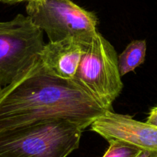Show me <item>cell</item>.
I'll return each instance as SVG.
<instances>
[{"label":"cell","instance_id":"obj_3","mask_svg":"<svg viewBox=\"0 0 157 157\" xmlns=\"http://www.w3.org/2000/svg\"><path fill=\"white\" fill-rule=\"evenodd\" d=\"M72 80L83 88L106 110L123 88L118 66V56L113 45L98 32L83 49Z\"/></svg>","mask_w":157,"mask_h":157},{"label":"cell","instance_id":"obj_12","mask_svg":"<svg viewBox=\"0 0 157 157\" xmlns=\"http://www.w3.org/2000/svg\"><path fill=\"white\" fill-rule=\"evenodd\" d=\"M29 2V1H31V0H13V4H15V3H18V2Z\"/></svg>","mask_w":157,"mask_h":157},{"label":"cell","instance_id":"obj_4","mask_svg":"<svg viewBox=\"0 0 157 157\" xmlns=\"http://www.w3.org/2000/svg\"><path fill=\"white\" fill-rule=\"evenodd\" d=\"M27 16L47 34L49 42L72 38L86 46L98 33L96 14L71 0H31Z\"/></svg>","mask_w":157,"mask_h":157},{"label":"cell","instance_id":"obj_11","mask_svg":"<svg viewBox=\"0 0 157 157\" xmlns=\"http://www.w3.org/2000/svg\"><path fill=\"white\" fill-rule=\"evenodd\" d=\"M13 0H0V2H3V3L7 4H13Z\"/></svg>","mask_w":157,"mask_h":157},{"label":"cell","instance_id":"obj_1","mask_svg":"<svg viewBox=\"0 0 157 157\" xmlns=\"http://www.w3.org/2000/svg\"><path fill=\"white\" fill-rule=\"evenodd\" d=\"M106 111L73 80L51 73L39 56L13 82L0 86V131L52 120L86 129Z\"/></svg>","mask_w":157,"mask_h":157},{"label":"cell","instance_id":"obj_7","mask_svg":"<svg viewBox=\"0 0 157 157\" xmlns=\"http://www.w3.org/2000/svg\"><path fill=\"white\" fill-rule=\"evenodd\" d=\"M85 46L72 38L45 44L39 54L43 66L53 75L72 80Z\"/></svg>","mask_w":157,"mask_h":157},{"label":"cell","instance_id":"obj_6","mask_svg":"<svg viewBox=\"0 0 157 157\" xmlns=\"http://www.w3.org/2000/svg\"><path fill=\"white\" fill-rule=\"evenodd\" d=\"M90 130L108 142H125L144 153L157 154V126L136 120L129 116L109 110L92 123Z\"/></svg>","mask_w":157,"mask_h":157},{"label":"cell","instance_id":"obj_10","mask_svg":"<svg viewBox=\"0 0 157 157\" xmlns=\"http://www.w3.org/2000/svg\"><path fill=\"white\" fill-rule=\"evenodd\" d=\"M146 123L157 126V106L154 107L150 110L146 120Z\"/></svg>","mask_w":157,"mask_h":157},{"label":"cell","instance_id":"obj_8","mask_svg":"<svg viewBox=\"0 0 157 157\" xmlns=\"http://www.w3.org/2000/svg\"><path fill=\"white\" fill-rule=\"evenodd\" d=\"M146 53V40L131 42L118 56V66L121 76L135 70L145 61Z\"/></svg>","mask_w":157,"mask_h":157},{"label":"cell","instance_id":"obj_5","mask_svg":"<svg viewBox=\"0 0 157 157\" xmlns=\"http://www.w3.org/2000/svg\"><path fill=\"white\" fill-rule=\"evenodd\" d=\"M43 31L28 16L0 22V86L11 83L39 56Z\"/></svg>","mask_w":157,"mask_h":157},{"label":"cell","instance_id":"obj_9","mask_svg":"<svg viewBox=\"0 0 157 157\" xmlns=\"http://www.w3.org/2000/svg\"><path fill=\"white\" fill-rule=\"evenodd\" d=\"M108 149L102 157H141L144 152L139 148L125 142L110 140Z\"/></svg>","mask_w":157,"mask_h":157},{"label":"cell","instance_id":"obj_13","mask_svg":"<svg viewBox=\"0 0 157 157\" xmlns=\"http://www.w3.org/2000/svg\"><path fill=\"white\" fill-rule=\"evenodd\" d=\"M149 157H157V154H155V155H149Z\"/></svg>","mask_w":157,"mask_h":157},{"label":"cell","instance_id":"obj_2","mask_svg":"<svg viewBox=\"0 0 157 157\" xmlns=\"http://www.w3.org/2000/svg\"><path fill=\"white\" fill-rule=\"evenodd\" d=\"M84 130L75 123L52 120L0 131V157H67Z\"/></svg>","mask_w":157,"mask_h":157}]
</instances>
